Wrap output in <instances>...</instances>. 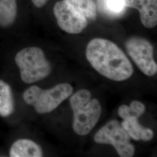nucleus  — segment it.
Wrapping results in <instances>:
<instances>
[{"label":"nucleus","instance_id":"0eeeda50","mask_svg":"<svg viewBox=\"0 0 157 157\" xmlns=\"http://www.w3.org/2000/svg\"><path fill=\"white\" fill-rule=\"evenodd\" d=\"M53 11L58 26L67 33H80L87 26V19L65 0L57 2Z\"/></svg>","mask_w":157,"mask_h":157},{"label":"nucleus","instance_id":"2eb2a0df","mask_svg":"<svg viewBox=\"0 0 157 157\" xmlns=\"http://www.w3.org/2000/svg\"><path fill=\"white\" fill-rule=\"evenodd\" d=\"M146 111L145 105L140 101H133L130 103V106L122 105L119 108L118 115L123 119L130 117L139 118Z\"/></svg>","mask_w":157,"mask_h":157},{"label":"nucleus","instance_id":"4468645a","mask_svg":"<svg viewBox=\"0 0 157 157\" xmlns=\"http://www.w3.org/2000/svg\"><path fill=\"white\" fill-rule=\"evenodd\" d=\"M86 19H94L97 15L96 6L93 0H65Z\"/></svg>","mask_w":157,"mask_h":157},{"label":"nucleus","instance_id":"dca6fc26","mask_svg":"<svg viewBox=\"0 0 157 157\" xmlns=\"http://www.w3.org/2000/svg\"><path fill=\"white\" fill-rule=\"evenodd\" d=\"M49 0H32L34 6L37 8H42L48 2Z\"/></svg>","mask_w":157,"mask_h":157},{"label":"nucleus","instance_id":"423d86ee","mask_svg":"<svg viewBox=\"0 0 157 157\" xmlns=\"http://www.w3.org/2000/svg\"><path fill=\"white\" fill-rule=\"evenodd\" d=\"M126 48L129 56L143 73L148 76L157 74L154 48L147 40L138 37H132L126 41Z\"/></svg>","mask_w":157,"mask_h":157},{"label":"nucleus","instance_id":"ddd939ff","mask_svg":"<svg viewBox=\"0 0 157 157\" xmlns=\"http://www.w3.org/2000/svg\"><path fill=\"white\" fill-rule=\"evenodd\" d=\"M97 2L98 11L110 17H121L126 11L124 0H97Z\"/></svg>","mask_w":157,"mask_h":157},{"label":"nucleus","instance_id":"1a4fd4ad","mask_svg":"<svg viewBox=\"0 0 157 157\" xmlns=\"http://www.w3.org/2000/svg\"><path fill=\"white\" fill-rule=\"evenodd\" d=\"M43 152L40 146L29 139H19L15 141L10 150L11 157H41Z\"/></svg>","mask_w":157,"mask_h":157},{"label":"nucleus","instance_id":"f257e3e1","mask_svg":"<svg viewBox=\"0 0 157 157\" xmlns=\"http://www.w3.org/2000/svg\"><path fill=\"white\" fill-rule=\"evenodd\" d=\"M86 56L94 69L110 80L122 82L133 73L132 63L124 51L109 40L100 38L91 40L87 46Z\"/></svg>","mask_w":157,"mask_h":157},{"label":"nucleus","instance_id":"20e7f679","mask_svg":"<svg viewBox=\"0 0 157 157\" xmlns=\"http://www.w3.org/2000/svg\"><path fill=\"white\" fill-rule=\"evenodd\" d=\"M15 61L20 70L21 78L26 84H32L49 76L52 71L50 63L44 51L39 47H30L19 51Z\"/></svg>","mask_w":157,"mask_h":157},{"label":"nucleus","instance_id":"f03ea898","mask_svg":"<svg viewBox=\"0 0 157 157\" xmlns=\"http://www.w3.org/2000/svg\"><path fill=\"white\" fill-rule=\"evenodd\" d=\"M70 105L73 111V129L79 136L88 135L97 124L102 112L99 101L91 99L90 91L78 90L71 96Z\"/></svg>","mask_w":157,"mask_h":157},{"label":"nucleus","instance_id":"9b49d317","mask_svg":"<svg viewBox=\"0 0 157 157\" xmlns=\"http://www.w3.org/2000/svg\"><path fill=\"white\" fill-rule=\"evenodd\" d=\"M15 102L10 86L0 80V116L8 117L14 112Z\"/></svg>","mask_w":157,"mask_h":157},{"label":"nucleus","instance_id":"39448f33","mask_svg":"<svg viewBox=\"0 0 157 157\" xmlns=\"http://www.w3.org/2000/svg\"><path fill=\"white\" fill-rule=\"evenodd\" d=\"M130 137L117 120H112L102 127L94 135L97 143L112 145L121 157H133L134 146L130 143Z\"/></svg>","mask_w":157,"mask_h":157},{"label":"nucleus","instance_id":"9d476101","mask_svg":"<svg viewBox=\"0 0 157 157\" xmlns=\"http://www.w3.org/2000/svg\"><path fill=\"white\" fill-rule=\"evenodd\" d=\"M130 137L136 141H148L154 137V132L151 129L143 127L136 117H130L124 119L121 124Z\"/></svg>","mask_w":157,"mask_h":157},{"label":"nucleus","instance_id":"6e6552de","mask_svg":"<svg viewBox=\"0 0 157 157\" xmlns=\"http://www.w3.org/2000/svg\"><path fill=\"white\" fill-rule=\"evenodd\" d=\"M126 7L137 10L140 13L142 24L153 28L157 24V0H124Z\"/></svg>","mask_w":157,"mask_h":157},{"label":"nucleus","instance_id":"f8f14e48","mask_svg":"<svg viewBox=\"0 0 157 157\" xmlns=\"http://www.w3.org/2000/svg\"><path fill=\"white\" fill-rule=\"evenodd\" d=\"M17 15V0H0V26H11Z\"/></svg>","mask_w":157,"mask_h":157},{"label":"nucleus","instance_id":"7ed1b4c3","mask_svg":"<svg viewBox=\"0 0 157 157\" xmlns=\"http://www.w3.org/2000/svg\"><path fill=\"white\" fill-rule=\"evenodd\" d=\"M73 93V87L69 83L56 84L50 89L44 90L37 86H32L23 94V99L40 113H48L55 110Z\"/></svg>","mask_w":157,"mask_h":157}]
</instances>
